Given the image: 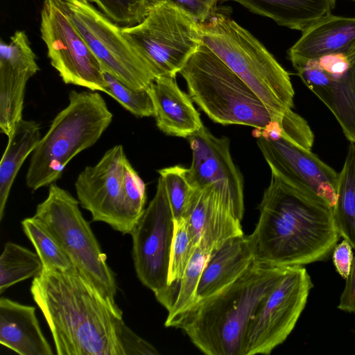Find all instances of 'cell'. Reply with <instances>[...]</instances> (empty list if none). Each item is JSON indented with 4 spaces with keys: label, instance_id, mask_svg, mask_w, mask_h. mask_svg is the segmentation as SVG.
<instances>
[{
    "label": "cell",
    "instance_id": "4fadbf2b",
    "mask_svg": "<svg viewBox=\"0 0 355 355\" xmlns=\"http://www.w3.org/2000/svg\"><path fill=\"white\" fill-rule=\"evenodd\" d=\"M175 220L162 178L149 205L130 234L137 276L155 296L168 286V270Z\"/></svg>",
    "mask_w": 355,
    "mask_h": 355
},
{
    "label": "cell",
    "instance_id": "7402d4cb",
    "mask_svg": "<svg viewBox=\"0 0 355 355\" xmlns=\"http://www.w3.org/2000/svg\"><path fill=\"white\" fill-rule=\"evenodd\" d=\"M228 1V0H225ZM278 25L304 31L332 13L336 0H230Z\"/></svg>",
    "mask_w": 355,
    "mask_h": 355
},
{
    "label": "cell",
    "instance_id": "603a6c76",
    "mask_svg": "<svg viewBox=\"0 0 355 355\" xmlns=\"http://www.w3.org/2000/svg\"><path fill=\"white\" fill-rule=\"evenodd\" d=\"M8 138L0 162V220L18 171L42 138L40 126L33 120L21 119Z\"/></svg>",
    "mask_w": 355,
    "mask_h": 355
},
{
    "label": "cell",
    "instance_id": "f1b7e54d",
    "mask_svg": "<svg viewBox=\"0 0 355 355\" xmlns=\"http://www.w3.org/2000/svg\"><path fill=\"white\" fill-rule=\"evenodd\" d=\"M187 168L176 165L158 171L162 178L175 220L183 218L195 189L186 176Z\"/></svg>",
    "mask_w": 355,
    "mask_h": 355
},
{
    "label": "cell",
    "instance_id": "484cf974",
    "mask_svg": "<svg viewBox=\"0 0 355 355\" xmlns=\"http://www.w3.org/2000/svg\"><path fill=\"white\" fill-rule=\"evenodd\" d=\"M337 230L355 250V143L350 142L338 173L337 197L332 209Z\"/></svg>",
    "mask_w": 355,
    "mask_h": 355
},
{
    "label": "cell",
    "instance_id": "74e56055",
    "mask_svg": "<svg viewBox=\"0 0 355 355\" xmlns=\"http://www.w3.org/2000/svg\"><path fill=\"white\" fill-rule=\"evenodd\" d=\"M349 277H350V278L354 282H355V255H354V262H353V265H352V268Z\"/></svg>",
    "mask_w": 355,
    "mask_h": 355
},
{
    "label": "cell",
    "instance_id": "277c9868",
    "mask_svg": "<svg viewBox=\"0 0 355 355\" xmlns=\"http://www.w3.org/2000/svg\"><path fill=\"white\" fill-rule=\"evenodd\" d=\"M112 117L98 92L71 90L68 105L53 119L32 153L26 186L36 191L55 183L76 155L96 144Z\"/></svg>",
    "mask_w": 355,
    "mask_h": 355
},
{
    "label": "cell",
    "instance_id": "d4e9b609",
    "mask_svg": "<svg viewBox=\"0 0 355 355\" xmlns=\"http://www.w3.org/2000/svg\"><path fill=\"white\" fill-rule=\"evenodd\" d=\"M210 254L198 245L182 278L178 282L169 284L162 294L155 296L168 311L165 326L196 303L197 287Z\"/></svg>",
    "mask_w": 355,
    "mask_h": 355
},
{
    "label": "cell",
    "instance_id": "8d00e7d4",
    "mask_svg": "<svg viewBox=\"0 0 355 355\" xmlns=\"http://www.w3.org/2000/svg\"><path fill=\"white\" fill-rule=\"evenodd\" d=\"M345 54L347 56L350 64H355V43Z\"/></svg>",
    "mask_w": 355,
    "mask_h": 355
},
{
    "label": "cell",
    "instance_id": "9c48e42d",
    "mask_svg": "<svg viewBox=\"0 0 355 355\" xmlns=\"http://www.w3.org/2000/svg\"><path fill=\"white\" fill-rule=\"evenodd\" d=\"M128 161L122 145L107 150L94 166L78 175L75 189L78 201L92 214L123 234H130L142 214L133 205L125 186Z\"/></svg>",
    "mask_w": 355,
    "mask_h": 355
},
{
    "label": "cell",
    "instance_id": "7c38bea8",
    "mask_svg": "<svg viewBox=\"0 0 355 355\" xmlns=\"http://www.w3.org/2000/svg\"><path fill=\"white\" fill-rule=\"evenodd\" d=\"M40 32L51 64L64 83L105 93L101 63L73 23L65 1L44 0Z\"/></svg>",
    "mask_w": 355,
    "mask_h": 355
},
{
    "label": "cell",
    "instance_id": "ba28073f",
    "mask_svg": "<svg viewBox=\"0 0 355 355\" xmlns=\"http://www.w3.org/2000/svg\"><path fill=\"white\" fill-rule=\"evenodd\" d=\"M121 31L156 78L175 77L202 44L200 23L164 1L155 3L140 23Z\"/></svg>",
    "mask_w": 355,
    "mask_h": 355
},
{
    "label": "cell",
    "instance_id": "e0dca14e",
    "mask_svg": "<svg viewBox=\"0 0 355 355\" xmlns=\"http://www.w3.org/2000/svg\"><path fill=\"white\" fill-rule=\"evenodd\" d=\"M183 218L195 244L210 253L227 240L243 235L241 220L225 204L214 184L195 189Z\"/></svg>",
    "mask_w": 355,
    "mask_h": 355
},
{
    "label": "cell",
    "instance_id": "d6a6232c",
    "mask_svg": "<svg viewBox=\"0 0 355 355\" xmlns=\"http://www.w3.org/2000/svg\"><path fill=\"white\" fill-rule=\"evenodd\" d=\"M181 10L199 23L207 21L217 11V3L225 0H159Z\"/></svg>",
    "mask_w": 355,
    "mask_h": 355
},
{
    "label": "cell",
    "instance_id": "8992f818",
    "mask_svg": "<svg viewBox=\"0 0 355 355\" xmlns=\"http://www.w3.org/2000/svg\"><path fill=\"white\" fill-rule=\"evenodd\" d=\"M180 73L192 101L215 123L262 129L279 115L203 43Z\"/></svg>",
    "mask_w": 355,
    "mask_h": 355
},
{
    "label": "cell",
    "instance_id": "3957f363",
    "mask_svg": "<svg viewBox=\"0 0 355 355\" xmlns=\"http://www.w3.org/2000/svg\"><path fill=\"white\" fill-rule=\"evenodd\" d=\"M287 267L253 261L234 282L203 299L166 327L181 329L207 355H243L253 315Z\"/></svg>",
    "mask_w": 355,
    "mask_h": 355
},
{
    "label": "cell",
    "instance_id": "cb8c5ba5",
    "mask_svg": "<svg viewBox=\"0 0 355 355\" xmlns=\"http://www.w3.org/2000/svg\"><path fill=\"white\" fill-rule=\"evenodd\" d=\"M315 94L335 116L346 138L355 143V64L341 76L330 74Z\"/></svg>",
    "mask_w": 355,
    "mask_h": 355
},
{
    "label": "cell",
    "instance_id": "7a4b0ae2",
    "mask_svg": "<svg viewBox=\"0 0 355 355\" xmlns=\"http://www.w3.org/2000/svg\"><path fill=\"white\" fill-rule=\"evenodd\" d=\"M31 293L51 331L58 355H124L123 312L78 272L43 268Z\"/></svg>",
    "mask_w": 355,
    "mask_h": 355
},
{
    "label": "cell",
    "instance_id": "ac0fdd59",
    "mask_svg": "<svg viewBox=\"0 0 355 355\" xmlns=\"http://www.w3.org/2000/svg\"><path fill=\"white\" fill-rule=\"evenodd\" d=\"M148 92L156 125L166 135L188 138L203 127L191 98L179 87L175 77H157Z\"/></svg>",
    "mask_w": 355,
    "mask_h": 355
},
{
    "label": "cell",
    "instance_id": "2e32d148",
    "mask_svg": "<svg viewBox=\"0 0 355 355\" xmlns=\"http://www.w3.org/2000/svg\"><path fill=\"white\" fill-rule=\"evenodd\" d=\"M40 70L28 37L19 31L0 42V129L8 137L22 118L25 88Z\"/></svg>",
    "mask_w": 355,
    "mask_h": 355
},
{
    "label": "cell",
    "instance_id": "f35d334b",
    "mask_svg": "<svg viewBox=\"0 0 355 355\" xmlns=\"http://www.w3.org/2000/svg\"><path fill=\"white\" fill-rule=\"evenodd\" d=\"M80 2H83V3H89L88 1L87 0H78Z\"/></svg>",
    "mask_w": 355,
    "mask_h": 355
},
{
    "label": "cell",
    "instance_id": "5b68a950",
    "mask_svg": "<svg viewBox=\"0 0 355 355\" xmlns=\"http://www.w3.org/2000/svg\"><path fill=\"white\" fill-rule=\"evenodd\" d=\"M202 43L256 94L273 114L293 107L288 73L266 47L230 17L216 12L200 24Z\"/></svg>",
    "mask_w": 355,
    "mask_h": 355
},
{
    "label": "cell",
    "instance_id": "6da1fadb",
    "mask_svg": "<svg viewBox=\"0 0 355 355\" xmlns=\"http://www.w3.org/2000/svg\"><path fill=\"white\" fill-rule=\"evenodd\" d=\"M259 210L247 236L257 263L288 267L323 261L340 237L331 207L273 175Z\"/></svg>",
    "mask_w": 355,
    "mask_h": 355
},
{
    "label": "cell",
    "instance_id": "4316f807",
    "mask_svg": "<svg viewBox=\"0 0 355 355\" xmlns=\"http://www.w3.org/2000/svg\"><path fill=\"white\" fill-rule=\"evenodd\" d=\"M42 269L37 252L12 242L6 243L0 257V294L15 284L35 277Z\"/></svg>",
    "mask_w": 355,
    "mask_h": 355
},
{
    "label": "cell",
    "instance_id": "8fae6325",
    "mask_svg": "<svg viewBox=\"0 0 355 355\" xmlns=\"http://www.w3.org/2000/svg\"><path fill=\"white\" fill-rule=\"evenodd\" d=\"M312 288L303 266L287 267L250 320L243 355L269 354L284 343L295 328Z\"/></svg>",
    "mask_w": 355,
    "mask_h": 355
},
{
    "label": "cell",
    "instance_id": "e575fe53",
    "mask_svg": "<svg viewBox=\"0 0 355 355\" xmlns=\"http://www.w3.org/2000/svg\"><path fill=\"white\" fill-rule=\"evenodd\" d=\"M354 248L345 239L334 248L333 263L337 272L346 280L350 275L354 259Z\"/></svg>",
    "mask_w": 355,
    "mask_h": 355
},
{
    "label": "cell",
    "instance_id": "ab89813d",
    "mask_svg": "<svg viewBox=\"0 0 355 355\" xmlns=\"http://www.w3.org/2000/svg\"><path fill=\"white\" fill-rule=\"evenodd\" d=\"M352 1H355V0H352Z\"/></svg>",
    "mask_w": 355,
    "mask_h": 355
},
{
    "label": "cell",
    "instance_id": "f546056e",
    "mask_svg": "<svg viewBox=\"0 0 355 355\" xmlns=\"http://www.w3.org/2000/svg\"><path fill=\"white\" fill-rule=\"evenodd\" d=\"M103 73L106 82V94L137 117L153 116L154 107L148 89L134 90L107 71L103 70Z\"/></svg>",
    "mask_w": 355,
    "mask_h": 355
},
{
    "label": "cell",
    "instance_id": "ffe728a7",
    "mask_svg": "<svg viewBox=\"0 0 355 355\" xmlns=\"http://www.w3.org/2000/svg\"><path fill=\"white\" fill-rule=\"evenodd\" d=\"M0 343L21 355H53L35 307L0 298Z\"/></svg>",
    "mask_w": 355,
    "mask_h": 355
},
{
    "label": "cell",
    "instance_id": "d6986e66",
    "mask_svg": "<svg viewBox=\"0 0 355 355\" xmlns=\"http://www.w3.org/2000/svg\"><path fill=\"white\" fill-rule=\"evenodd\" d=\"M355 43V17L334 15L321 18L302 31L288 50L291 63L336 53H346Z\"/></svg>",
    "mask_w": 355,
    "mask_h": 355
},
{
    "label": "cell",
    "instance_id": "9a60e30c",
    "mask_svg": "<svg viewBox=\"0 0 355 355\" xmlns=\"http://www.w3.org/2000/svg\"><path fill=\"white\" fill-rule=\"evenodd\" d=\"M192 161L186 176L194 189L214 184L234 216L244 214L243 180L230 153L227 137L214 136L205 125L189 137Z\"/></svg>",
    "mask_w": 355,
    "mask_h": 355
},
{
    "label": "cell",
    "instance_id": "44dd1931",
    "mask_svg": "<svg viewBox=\"0 0 355 355\" xmlns=\"http://www.w3.org/2000/svg\"><path fill=\"white\" fill-rule=\"evenodd\" d=\"M252 262L247 236L225 241L210 254L205 263L196 290V303L234 282Z\"/></svg>",
    "mask_w": 355,
    "mask_h": 355
},
{
    "label": "cell",
    "instance_id": "83f0119b",
    "mask_svg": "<svg viewBox=\"0 0 355 355\" xmlns=\"http://www.w3.org/2000/svg\"><path fill=\"white\" fill-rule=\"evenodd\" d=\"M24 234L35 247L43 268L62 272H78V270L65 254L58 242L35 218L21 221Z\"/></svg>",
    "mask_w": 355,
    "mask_h": 355
},
{
    "label": "cell",
    "instance_id": "30bf717a",
    "mask_svg": "<svg viewBox=\"0 0 355 355\" xmlns=\"http://www.w3.org/2000/svg\"><path fill=\"white\" fill-rule=\"evenodd\" d=\"M64 1L73 23L102 69L134 90L148 89L156 76L123 35L121 27L89 3Z\"/></svg>",
    "mask_w": 355,
    "mask_h": 355
},
{
    "label": "cell",
    "instance_id": "d590c367",
    "mask_svg": "<svg viewBox=\"0 0 355 355\" xmlns=\"http://www.w3.org/2000/svg\"><path fill=\"white\" fill-rule=\"evenodd\" d=\"M318 61L322 69L334 77L343 75L351 65L347 56L343 53L324 55Z\"/></svg>",
    "mask_w": 355,
    "mask_h": 355
},
{
    "label": "cell",
    "instance_id": "52a82bcc",
    "mask_svg": "<svg viewBox=\"0 0 355 355\" xmlns=\"http://www.w3.org/2000/svg\"><path fill=\"white\" fill-rule=\"evenodd\" d=\"M79 201L55 183L33 216L52 235L85 279L113 306L115 276L107 263L89 223L83 217Z\"/></svg>",
    "mask_w": 355,
    "mask_h": 355
},
{
    "label": "cell",
    "instance_id": "1f68e13d",
    "mask_svg": "<svg viewBox=\"0 0 355 355\" xmlns=\"http://www.w3.org/2000/svg\"><path fill=\"white\" fill-rule=\"evenodd\" d=\"M197 246L184 218L175 220L170 254L168 285L178 282L182 278Z\"/></svg>",
    "mask_w": 355,
    "mask_h": 355
},
{
    "label": "cell",
    "instance_id": "836d02e7",
    "mask_svg": "<svg viewBox=\"0 0 355 355\" xmlns=\"http://www.w3.org/2000/svg\"><path fill=\"white\" fill-rule=\"evenodd\" d=\"M120 338L124 355L159 354L154 346L134 333L125 322L121 327Z\"/></svg>",
    "mask_w": 355,
    "mask_h": 355
},
{
    "label": "cell",
    "instance_id": "5bb4252c",
    "mask_svg": "<svg viewBox=\"0 0 355 355\" xmlns=\"http://www.w3.org/2000/svg\"><path fill=\"white\" fill-rule=\"evenodd\" d=\"M257 143L275 176L286 184L324 203L336 202L338 173L318 155L283 137H256Z\"/></svg>",
    "mask_w": 355,
    "mask_h": 355
},
{
    "label": "cell",
    "instance_id": "4dcf8cb0",
    "mask_svg": "<svg viewBox=\"0 0 355 355\" xmlns=\"http://www.w3.org/2000/svg\"><path fill=\"white\" fill-rule=\"evenodd\" d=\"M98 6L102 12L122 27L140 23L159 0H87Z\"/></svg>",
    "mask_w": 355,
    "mask_h": 355
}]
</instances>
